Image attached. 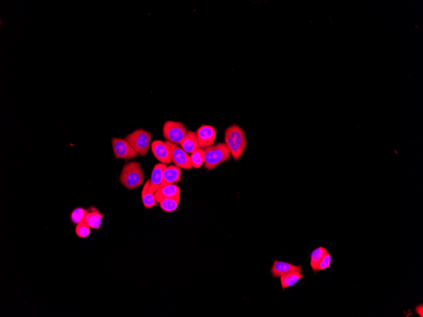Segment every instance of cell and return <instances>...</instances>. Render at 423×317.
<instances>
[{
	"mask_svg": "<svg viewBox=\"0 0 423 317\" xmlns=\"http://www.w3.org/2000/svg\"><path fill=\"white\" fill-rule=\"evenodd\" d=\"M225 144L235 160H240L247 146L245 133L240 126L233 124L227 128L224 133Z\"/></svg>",
	"mask_w": 423,
	"mask_h": 317,
	"instance_id": "6da1fadb",
	"label": "cell"
},
{
	"mask_svg": "<svg viewBox=\"0 0 423 317\" xmlns=\"http://www.w3.org/2000/svg\"><path fill=\"white\" fill-rule=\"evenodd\" d=\"M144 180V172L140 163L133 161L124 164L119 177V181L124 188L135 190L143 184Z\"/></svg>",
	"mask_w": 423,
	"mask_h": 317,
	"instance_id": "7a4b0ae2",
	"label": "cell"
},
{
	"mask_svg": "<svg viewBox=\"0 0 423 317\" xmlns=\"http://www.w3.org/2000/svg\"><path fill=\"white\" fill-rule=\"evenodd\" d=\"M205 150L204 168L209 170H213L231 158V154L225 142H220L207 148Z\"/></svg>",
	"mask_w": 423,
	"mask_h": 317,
	"instance_id": "3957f363",
	"label": "cell"
},
{
	"mask_svg": "<svg viewBox=\"0 0 423 317\" xmlns=\"http://www.w3.org/2000/svg\"><path fill=\"white\" fill-rule=\"evenodd\" d=\"M125 139L139 156H147L152 143V134L149 131L138 128L127 135Z\"/></svg>",
	"mask_w": 423,
	"mask_h": 317,
	"instance_id": "277c9868",
	"label": "cell"
},
{
	"mask_svg": "<svg viewBox=\"0 0 423 317\" xmlns=\"http://www.w3.org/2000/svg\"><path fill=\"white\" fill-rule=\"evenodd\" d=\"M162 132L167 142L174 144L180 145L188 131L182 122L168 120L164 123Z\"/></svg>",
	"mask_w": 423,
	"mask_h": 317,
	"instance_id": "5b68a950",
	"label": "cell"
},
{
	"mask_svg": "<svg viewBox=\"0 0 423 317\" xmlns=\"http://www.w3.org/2000/svg\"><path fill=\"white\" fill-rule=\"evenodd\" d=\"M112 145L115 158L117 160H130L139 156L126 139L112 138Z\"/></svg>",
	"mask_w": 423,
	"mask_h": 317,
	"instance_id": "8992f818",
	"label": "cell"
},
{
	"mask_svg": "<svg viewBox=\"0 0 423 317\" xmlns=\"http://www.w3.org/2000/svg\"><path fill=\"white\" fill-rule=\"evenodd\" d=\"M171 152V162L181 169L190 170L193 168L190 156L182 148L173 143L166 142Z\"/></svg>",
	"mask_w": 423,
	"mask_h": 317,
	"instance_id": "52a82bcc",
	"label": "cell"
},
{
	"mask_svg": "<svg viewBox=\"0 0 423 317\" xmlns=\"http://www.w3.org/2000/svg\"><path fill=\"white\" fill-rule=\"evenodd\" d=\"M199 148L205 149L213 146L217 136L216 128L211 126L203 125L197 131Z\"/></svg>",
	"mask_w": 423,
	"mask_h": 317,
	"instance_id": "ba28073f",
	"label": "cell"
},
{
	"mask_svg": "<svg viewBox=\"0 0 423 317\" xmlns=\"http://www.w3.org/2000/svg\"><path fill=\"white\" fill-rule=\"evenodd\" d=\"M294 272H302V266H295V264L288 263V262L274 260L271 270H270V273H271L272 278H280L282 276Z\"/></svg>",
	"mask_w": 423,
	"mask_h": 317,
	"instance_id": "9c48e42d",
	"label": "cell"
},
{
	"mask_svg": "<svg viewBox=\"0 0 423 317\" xmlns=\"http://www.w3.org/2000/svg\"><path fill=\"white\" fill-rule=\"evenodd\" d=\"M151 149L158 160L165 165L171 163V152L166 142L155 140L151 143Z\"/></svg>",
	"mask_w": 423,
	"mask_h": 317,
	"instance_id": "30bf717a",
	"label": "cell"
},
{
	"mask_svg": "<svg viewBox=\"0 0 423 317\" xmlns=\"http://www.w3.org/2000/svg\"><path fill=\"white\" fill-rule=\"evenodd\" d=\"M182 172L176 166H169L165 169L164 178L161 186L170 184H177L181 178Z\"/></svg>",
	"mask_w": 423,
	"mask_h": 317,
	"instance_id": "8fae6325",
	"label": "cell"
},
{
	"mask_svg": "<svg viewBox=\"0 0 423 317\" xmlns=\"http://www.w3.org/2000/svg\"><path fill=\"white\" fill-rule=\"evenodd\" d=\"M167 165L158 164L153 168L151 178H150V188L153 192H156L161 188L164 178V173Z\"/></svg>",
	"mask_w": 423,
	"mask_h": 317,
	"instance_id": "7c38bea8",
	"label": "cell"
},
{
	"mask_svg": "<svg viewBox=\"0 0 423 317\" xmlns=\"http://www.w3.org/2000/svg\"><path fill=\"white\" fill-rule=\"evenodd\" d=\"M104 214L96 207L91 206L88 209L85 222L93 230H99L101 228Z\"/></svg>",
	"mask_w": 423,
	"mask_h": 317,
	"instance_id": "4fadbf2b",
	"label": "cell"
},
{
	"mask_svg": "<svg viewBox=\"0 0 423 317\" xmlns=\"http://www.w3.org/2000/svg\"><path fill=\"white\" fill-rule=\"evenodd\" d=\"M180 192V188L176 184L166 185L160 188L155 192V198L157 202H159L162 200L167 198L179 196Z\"/></svg>",
	"mask_w": 423,
	"mask_h": 317,
	"instance_id": "5bb4252c",
	"label": "cell"
},
{
	"mask_svg": "<svg viewBox=\"0 0 423 317\" xmlns=\"http://www.w3.org/2000/svg\"><path fill=\"white\" fill-rule=\"evenodd\" d=\"M180 146L188 154H192L199 148L197 132L188 131L185 139L181 142Z\"/></svg>",
	"mask_w": 423,
	"mask_h": 317,
	"instance_id": "9a60e30c",
	"label": "cell"
},
{
	"mask_svg": "<svg viewBox=\"0 0 423 317\" xmlns=\"http://www.w3.org/2000/svg\"><path fill=\"white\" fill-rule=\"evenodd\" d=\"M304 278V276L300 272H294L282 276L280 278L282 290L284 292L287 288L293 287V286L297 284L300 280Z\"/></svg>",
	"mask_w": 423,
	"mask_h": 317,
	"instance_id": "2e32d148",
	"label": "cell"
},
{
	"mask_svg": "<svg viewBox=\"0 0 423 317\" xmlns=\"http://www.w3.org/2000/svg\"><path fill=\"white\" fill-rule=\"evenodd\" d=\"M150 180L145 184L142 192V199L143 206L147 209H151L157 206V201L155 198V192L150 188Z\"/></svg>",
	"mask_w": 423,
	"mask_h": 317,
	"instance_id": "e0dca14e",
	"label": "cell"
},
{
	"mask_svg": "<svg viewBox=\"0 0 423 317\" xmlns=\"http://www.w3.org/2000/svg\"><path fill=\"white\" fill-rule=\"evenodd\" d=\"M328 252V250L326 248L319 246L317 248L313 250L312 252H310V264L315 275L317 272V268H318L320 262H321L326 252Z\"/></svg>",
	"mask_w": 423,
	"mask_h": 317,
	"instance_id": "ac0fdd59",
	"label": "cell"
},
{
	"mask_svg": "<svg viewBox=\"0 0 423 317\" xmlns=\"http://www.w3.org/2000/svg\"><path fill=\"white\" fill-rule=\"evenodd\" d=\"M181 196L180 195L178 196L167 198L162 200L159 202L160 207H161L162 210L166 212H173L176 211L178 209V207L180 202Z\"/></svg>",
	"mask_w": 423,
	"mask_h": 317,
	"instance_id": "d6986e66",
	"label": "cell"
},
{
	"mask_svg": "<svg viewBox=\"0 0 423 317\" xmlns=\"http://www.w3.org/2000/svg\"><path fill=\"white\" fill-rule=\"evenodd\" d=\"M191 162L193 168H199L205 163V150L204 149L198 148L191 154Z\"/></svg>",
	"mask_w": 423,
	"mask_h": 317,
	"instance_id": "ffe728a7",
	"label": "cell"
},
{
	"mask_svg": "<svg viewBox=\"0 0 423 317\" xmlns=\"http://www.w3.org/2000/svg\"><path fill=\"white\" fill-rule=\"evenodd\" d=\"M88 214V210L83 207H78L74 209L70 214L71 222L78 225V224L85 222L86 216Z\"/></svg>",
	"mask_w": 423,
	"mask_h": 317,
	"instance_id": "44dd1931",
	"label": "cell"
},
{
	"mask_svg": "<svg viewBox=\"0 0 423 317\" xmlns=\"http://www.w3.org/2000/svg\"><path fill=\"white\" fill-rule=\"evenodd\" d=\"M92 228L88 225L85 222L78 224L75 228V232L76 235L79 238L85 239L90 236L91 233H92Z\"/></svg>",
	"mask_w": 423,
	"mask_h": 317,
	"instance_id": "7402d4cb",
	"label": "cell"
},
{
	"mask_svg": "<svg viewBox=\"0 0 423 317\" xmlns=\"http://www.w3.org/2000/svg\"><path fill=\"white\" fill-rule=\"evenodd\" d=\"M332 262V256L329 252H326L319 264L317 272L323 271L330 268Z\"/></svg>",
	"mask_w": 423,
	"mask_h": 317,
	"instance_id": "603a6c76",
	"label": "cell"
},
{
	"mask_svg": "<svg viewBox=\"0 0 423 317\" xmlns=\"http://www.w3.org/2000/svg\"><path fill=\"white\" fill-rule=\"evenodd\" d=\"M415 313L417 314L418 316L420 317H423V304H417L416 307L415 308Z\"/></svg>",
	"mask_w": 423,
	"mask_h": 317,
	"instance_id": "cb8c5ba5",
	"label": "cell"
}]
</instances>
